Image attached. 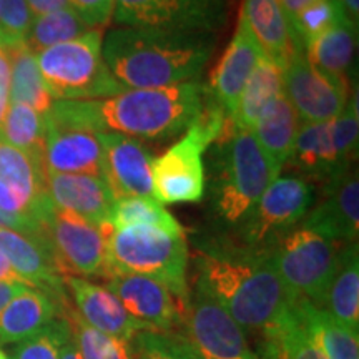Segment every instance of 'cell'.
Masks as SVG:
<instances>
[{"instance_id":"cell-1","label":"cell","mask_w":359,"mask_h":359,"mask_svg":"<svg viewBox=\"0 0 359 359\" xmlns=\"http://www.w3.org/2000/svg\"><path fill=\"white\" fill-rule=\"evenodd\" d=\"M206 90L193 80L165 88L123 90L97 100H55L45 115L93 133L161 140L190 127L203 109Z\"/></svg>"},{"instance_id":"cell-2","label":"cell","mask_w":359,"mask_h":359,"mask_svg":"<svg viewBox=\"0 0 359 359\" xmlns=\"http://www.w3.org/2000/svg\"><path fill=\"white\" fill-rule=\"evenodd\" d=\"M198 281L243 331L264 334L280 325L299 298L278 275L268 248L210 246L198 257Z\"/></svg>"},{"instance_id":"cell-3","label":"cell","mask_w":359,"mask_h":359,"mask_svg":"<svg viewBox=\"0 0 359 359\" xmlns=\"http://www.w3.org/2000/svg\"><path fill=\"white\" fill-rule=\"evenodd\" d=\"M215 50V34L120 27L109 32L102 55L125 90L165 88L198 80Z\"/></svg>"},{"instance_id":"cell-4","label":"cell","mask_w":359,"mask_h":359,"mask_svg":"<svg viewBox=\"0 0 359 359\" xmlns=\"http://www.w3.org/2000/svg\"><path fill=\"white\" fill-rule=\"evenodd\" d=\"M224 127L217 140L210 178L212 210L219 222L238 228L253 212L271 182L280 177V170L271 163L253 132Z\"/></svg>"},{"instance_id":"cell-5","label":"cell","mask_w":359,"mask_h":359,"mask_svg":"<svg viewBox=\"0 0 359 359\" xmlns=\"http://www.w3.org/2000/svg\"><path fill=\"white\" fill-rule=\"evenodd\" d=\"M226 123L223 109L206 90L203 109L187 128L185 137L151 160V187L158 203H195L203 198V155L222 137Z\"/></svg>"},{"instance_id":"cell-6","label":"cell","mask_w":359,"mask_h":359,"mask_svg":"<svg viewBox=\"0 0 359 359\" xmlns=\"http://www.w3.org/2000/svg\"><path fill=\"white\" fill-rule=\"evenodd\" d=\"M111 273L154 278L172 291L185 316L190 290L187 283L188 245L185 233H168L154 226H128L109 236Z\"/></svg>"},{"instance_id":"cell-7","label":"cell","mask_w":359,"mask_h":359,"mask_svg":"<svg viewBox=\"0 0 359 359\" xmlns=\"http://www.w3.org/2000/svg\"><path fill=\"white\" fill-rule=\"evenodd\" d=\"M102 43V32L95 29L35 53L53 100H97L123 92L103 60Z\"/></svg>"},{"instance_id":"cell-8","label":"cell","mask_w":359,"mask_h":359,"mask_svg":"<svg viewBox=\"0 0 359 359\" xmlns=\"http://www.w3.org/2000/svg\"><path fill=\"white\" fill-rule=\"evenodd\" d=\"M341 248L338 241L298 224L276 238L268 251L291 293L321 308L338 268Z\"/></svg>"},{"instance_id":"cell-9","label":"cell","mask_w":359,"mask_h":359,"mask_svg":"<svg viewBox=\"0 0 359 359\" xmlns=\"http://www.w3.org/2000/svg\"><path fill=\"white\" fill-rule=\"evenodd\" d=\"M55 264L62 276L109 278V236L111 224H93L48 201L40 218Z\"/></svg>"},{"instance_id":"cell-10","label":"cell","mask_w":359,"mask_h":359,"mask_svg":"<svg viewBox=\"0 0 359 359\" xmlns=\"http://www.w3.org/2000/svg\"><path fill=\"white\" fill-rule=\"evenodd\" d=\"M358 97L343 114L320 123H303L296 137L288 165L314 182L325 183L353 168L358 154Z\"/></svg>"},{"instance_id":"cell-11","label":"cell","mask_w":359,"mask_h":359,"mask_svg":"<svg viewBox=\"0 0 359 359\" xmlns=\"http://www.w3.org/2000/svg\"><path fill=\"white\" fill-rule=\"evenodd\" d=\"M314 187L302 177H278L271 182L253 212L238 226L248 248H268L276 238L303 222L314 203Z\"/></svg>"},{"instance_id":"cell-12","label":"cell","mask_w":359,"mask_h":359,"mask_svg":"<svg viewBox=\"0 0 359 359\" xmlns=\"http://www.w3.org/2000/svg\"><path fill=\"white\" fill-rule=\"evenodd\" d=\"M187 336L200 359H258L245 331L200 283L185 316Z\"/></svg>"},{"instance_id":"cell-13","label":"cell","mask_w":359,"mask_h":359,"mask_svg":"<svg viewBox=\"0 0 359 359\" xmlns=\"http://www.w3.org/2000/svg\"><path fill=\"white\" fill-rule=\"evenodd\" d=\"M224 17V0H114V19L122 27L215 34Z\"/></svg>"},{"instance_id":"cell-14","label":"cell","mask_w":359,"mask_h":359,"mask_svg":"<svg viewBox=\"0 0 359 359\" xmlns=\"http://www.w3.org/2000/svg\"><path fill=\"white\" fill-rule=\"evenodd\" d=\"M283 93L303 123H320L343 114L349 88L314 69L304 52H296L283 69Z\"/></svg>"},{"instance_id":"cell-15","label":"cell","mask_w":359,"mask_h":359,"mask_svg":"<svg viewBox=\"0 0 359 359\" xmlns=\"http://www.w3.org/2000/svg\"><path fill=\"white\" fill-rule=\"evenodd\" d=\"M48 201L42 158L0 142V210L40 224Z\"/></svg>"},{"instance_id":"cell-16","label":"cell","mask_w":359,"mask_h":359,"mask_svg":"<svg viewBox=\"0 0 359 359\" xmlns=\"http://www.w3.org/2000/svg\"><path fill=\"white\" fill-rule=\"evenodd\" d=\"M105 281V288L118 298L130 316L150 331L172 333L183 320V311L178 306L177 298L163 283L154 278L111 273Z\"/></svg>"},{"instance_id":"cell-17","label":"cell","mask_w":359,"mask_h":359,"mask_svg":"<svg viewBox=\"0 0 359 359\" xmlns=\"http://www.w3.org/2000/svg\"><path fill=\"white\" fill-rule=\"evenodd\" d=\"M45 172L95 175L103 178V147L98 133L43 115Z\"/></svg>"},{"instance_id":"cell-18","label":"cell","mask_w":359,"mask_h":359,"mask_svg":"<svg viewBox=\"0 0 359 359\" xmlns=\"http://www.w3.org/2000/svg\"><path fill=\"white\" fill-rule=\"evenodd\" d=\"M103 147V180L115 200L128 196L154 198L151 160L140 140L120 133H98Z\"/></svg>"},{"instance_id":"cell-19","label":"cell","mask_w":359,"mask_h":359,"mask_svg":"<svg viewBox=\"0 0 359 359\" xmlns=\"http://www.w3.org/2000/svg\"><path fill=\"white\" fill-rule=\"evenodd\" d=\"M325 198L316 208L309 210L302 226L338 241L358 243L359 231V178L358 170L346 173L323 185Z\"/></svg>"},{"instance_id":"cell-20","label":"cell","mask_w":359,"mask_h":359,"mask_svg":"<svg viewBox=\"0 0 359 359\" xmlns=\"http://www.w3.org/2000/svg\"><path fill=\"white\" fill-rule=\"evenodd\" d=\"M0 253L27 285L67 302L64 276L58 271L45 238L0 228Z\"/></svg>"},{"instance_id":"cell-21","label":"cell","mask_w":359,"mask_h":359,"mask_svg":"<svg viewBox=\"0 0 359 359\" xmlns=\"http://www.w3.org/2000/svg\"><path fill=\"white\" fill-rule=\"evenodd\" d=\"M64 285L74 299V311L88 326L127 339H133L142 331H150L145 325L133 320L118 298L105 286L77 276H64Z\"/></svg>"},{"instance_id":"cell-22","label":"cell","mask_w":359,"mask_h":359,"mask_svg":"<svg viewBox=\"0 0 359 359\" xmlns=\"http://www.w3.org/2000/svg\"><path fill=\"white\" fill-rule=\"evenodd\" d=\"M45 187L58 208L79 215L98 226L110 224L116 200L102 177L45 172Z\"/></svg>"},{"instance_id":"cell-23","label":"cell","mask_w":359,"mask_h":359,"mask_svg":"<svg viewBox=\"0 0 359 359\" xmlns=\"http://www.w3.org/2000/svg\"><path fill=\"white\" fill-rule=\"evenodd\" d=\"M262 57L263 53L258 43L251 37L248 27L240 17L235 37L219 58V64L213 72L212 83L208 88L215 102L223 109L228 122L235 115L241 92Z\"/></svg>"},{"instance_id":"cell-24","label":"cell","mask_w":359,"mask_h":359,"mask_svg":"<svg viewBox=\"0 0 359 359\" xmlns=\"http://www.w3.org/2000/svg\"><path fill=\"white\" fill-rule=\"evenodd\" d=\"M69 302H60L42 290L25 286L0 311V344L32 338L57 318L64 316Z\"/></svg>"},{"instance_id":"cell-25","label":"cell","mask_w":359,"mask_h":359,"mask_svg":"<svg viewBox=\"0 0 359 359\" xmlns=\"http://www.w3.org/2000/svg\"><path fill=\"white\" fill-rule=\"evenodd\" d=\"M240 17L263 55L281 67V70L299 52L294 48L288 22L278 0H243Z\"/></svg>"},{"instance_id":"cell-26","label":"cell","mask_w":359,"mask_h":359,"mask_svg":"<svg viewBox=\"0 0 359 359\" xmlns=\"http://www.w3.org/2000/svg\"><path fill=\"white\" fill-rule=\"evenodd\" d=\"M299 132V116L296 114L285 93H281L259 116L253 135L263 148V151L271 160V163L280 170L288 165L293 154L296 137Z\"/></svg>"},{"instance_id":"cell-27","label":"cell","mask_w":359,"mask_h":359,"mask_svg":"<svg viewBox=\"0 0 359 359\" xmlns=\"http://www.w3.org/2000/svg\"><path fill=\"white\" fill-rule=\"evenodd\" d=\"M356 29L349 19L338 22L306 45L304 57L321 74L348 83V74L356 52Z\"/></svg>"},{"instance_id":"cell-28","label":"cell","mask_w":359,"mask_h":359,"mask_svg":"<svg viewBox=\"0 0 359 359\" xmlns=\"http://www.w3.org/2000/svg\"><path fill=\"white\" fill-rule=\"evenodd\" d=\"M283 93V70L275 62L266 57L259 58V62L251 72L248 82L241 92L236 111L230 120L231 127L250 130L257 127L259 116Z\"/></svg>"},{"instance_id":"cell-29","label":"cell","mask_w":359,"mask_h":359,"mask_svg":"<svg viewBox=\"0 0 359 359\" xmlns=\"http://www.w3.org/2000/svg\"><path fill=\"white\" fill-rule=\"evenodd\" d=\"M323 309L344 325L359 327V257L358 243L343 245L334 278L327 290Z\"/></svg>"},{"instance_id":"cell-30","label":"cell","mask_w":359,"mask_h":359,"mask_svg":"<svg viewBox=\"0 0 359 359\" xmlns=\"http://www.w3.org/2000/svg\"><path fill=\"white\" fill-rule=\"evenodd\" d=\"M302 316L313 343L325 359H359V333L326 309L302 299Z\"/></svg>"},{"instance_id":"cell-31","label":"cell","mask_w":359,"mask_h":359,"mask_svg":"<svg viewBox=\"0 0 359 359\" xmlns=\"http://www.w3.org/2000/svg\"><path fill=\"white\" fill-rule=\"evenodd\" d=\"M6 48L11 60V88L8 102L24 103L45 115L53 105V97L45 85L37 65V57L25 43Z\"/></svg>"},{"instance_id":"cell-32","label":"cell","mask_w":359,"mask_h":359,"mask_svg":"<svg viewBox=\"0 0 359 359\" xmlns=\"http://www.w3.org/2000/svg\"><path fill=\"white\" fill-rule=\"evenodd\" d=\"M299 299L285 321L264 333L258 359H325L304 326Z\"/></svg>"},{"instance_id":"cell-33","label":"cell","mask_w":359,"mask_h":359,"mask_svg":"<svg viewBox=\"0 0 359 359\" xmlns=\"http://www.w3.org/2000/svg\"><path fill=\"white\" fill-rule=\"evenodd\" d=\"M45 118L42 114L24 103H8L0 123V142L17 150L42 158Z\"/></svg>"},{"instance_id":"cell-34","label":"cell","mask_w":359,"mask_h":359,"mask_svg":"<svg viewBox=\"0 0 359 359\" xmlns=\"http://www.w3.org/2000/svg\"><path fill=\"white\" fill-rule=\"evenodd\" d=\"M90 27L77 15L72 7L47 13L32 20L25 45L34 53L50 48L53 45L69 42L90 32Z\"/></svg>"},{"instance_id":"cell-35","label":"cell","mask_w":359,"mask_h":359,"mask_svg":"<svg viewBox=\"0 0 359 359\" xmlns=\"http://www.w3.org/2000/svg\"><path fill=\"white\" fill-rule=\"evenodd\" d=\"M64 316L69 320L82 359H135L133 339L102 333L80 320L70 306L65 309Z\"/></svg>"},{"instance_id":"cell-36","label":"cell","mask_w":359,"mask_h":359,"mask_svg":"<svg viewBox=\"0 0 359 359\" xmlns=\"http://www.w3.org/2000/svg\"><path fill=\"white\" fill-rule=\"evenodd\" d=\"M110 224L114 230L128 226H154L168 233H185L177 218L167 212L161 203L155 198H143V196L116 200L111 210Z\"/></svg>"},{"instance_id":"cell-37","label":"cell","mask_w":359,"mask_h":359,"mask_svg":"<svg viewBox=\"0 0 359 359\" xmlns=\"http://www.w3.org/2000/svg\"><path fill=\"white\" fill-rule=\"evenodd\" d=\"M344 19H348V15L338 0H318L316 4L304 8L290 25L294 48L304 52L311 40L320 37L321 34Z\"/></svg>"},{"instance_id":"cell-38","label":"cell","mask_w":359,"mask_h":359,"mask_svg":"<svg viewBox=\"0 0 359 359\" xmlns=\"http://www.w3.org/2000/svg\"><path fill=\"white\" fill-rule=\"evenodd\" d=\"M135 359H200L185 336L142 331L133 338Z\"/></svg>"},{"instance_id":"cell-39","label":"cell","mask_w":359,"mask_h":359,"mask_svg":"<svg viewBox=\"0 0 359 359\" xmlns=\"http://www.w3.org/2000/svg\"><path fill=\"white\" fill-rule=\"evenodd\" d=\"M72 333L69 320L57 318L32 338L22 341L13 351V359H60V349Z\"/></svg>"},{"instance_id":"cell-40","label":"cell","mask_w":359,"mask_h":359,"mask_svg":"<svg viewBox=\"0 0 359 359\" xmlns=\"http://www.w3.org/2000/svg\"><path fill=\"white\" fill-rule=\"evenodd\" d=\"M32 20L34 17L27 6V0H0L2 47L25 43Z\"/></svg>"},{"instance_id":"cell-41","label":"cell","mask_w":359,"mask_h":359,"mask_svg":"<svg viewBox=\"0 0 359 359\" xmlns=\"http://www.w3.org/2000/svg\"><path fill=\"white\" fill-rule=\"evenodd\" d=\"M70 7L93 30L107 25L114 17V0H70Z\"/></svg>"},{"instance_id":"cell-42","label":"cell","mask_w":359,"mask_h":359,"mask_svg":"<svg viewBox=\"0 0 359 359\" xmlns=\"http://www.w3.org/2000/svg\"><path fill=\"white\" fill-rule=\"evenodd\" d=\"M27 6L34 19H37V17L70 7V0H27Z\"/></svg>"},{"instance_id":"cell-43","label":"cell","mask_w":359,"mask_h":359,"mask_svg":"<svg viewBox=\"0 0 359 359\" xmlns=\"http://www.w3.org/2000/svg\"><path fill=\"white\" fill-rule=\"evenodd\" d=\"M316 2L318 0H278V4H280L281 11L286 17V22H288V27L293 24L296 17H298L304 8H308Z\"/></svg>"},{"instance_id":"cell-44","label":"cell","mask_w":359,"mask_h":359,"mask_svg":"<svg viewBox=\"0 0 359 359\" xmlns=\"http://www.w3.org/2000/svg\"><path fill=\"white\" fill-rule=\"evenodd\" d=\"M27 285L24 283H8V281H0V311L6 308V304L11 302L15 294H19Z\"/></svg>"},{"instance_id":"cell-45","label":"cell","mask_w":359,"mask_h":359,"mask_svg":"<svg viewBox=\"0 0 359 359\" xmlns=\"http://www.w3.org/2000/svg\"><path fill=\"white\" fill-rule=\"evenodd\" d=\"M0 281H8V283H27L17 275V271L11 266V263L7 262V258L0 253ZM29 286V285H27Z\"/></svg>"},{"instance_id":"cell-46","label":"cell","mask_w":359,"mask_h":359,"mask_svg":"<svg viewBox=\"0 0 359 359\" xmlns=\"http://www.w3.org/2000/svg\"><path fill=\"white\" fill-rule=\"evenodd\" d=\"M60 359H82L80 356V351L77 348V343H75L74 336H70L65 339V343L62 344V349H60Z\"/></svg>"},{"instance_id":"cell-47","label":"cell","mask_w":359,"mask_h":359,"mask_svg":"<svg viewBox=\"0 0 359 359\" xmlns=\"http://www.w3.org/2000/svg\"><path fill=\"white\" fill-rule=\"evenodd\" d=\"M341 7L346 12L348 19L353 22V25L358 27V19H359V0H338Z\"/></svg>"},{"instance_id":"cell-48","label":"cell","mask_w":359,"mask_h":359,"mask_svg":"<svg viewBox=\"0 0 359 359\" xmlns=\"http://www.w3.org/2000/svg\"><path fill=\"white\" fill-rule=\"evenodd\" d=\"M0 359H8V356H7L6 351H4L2 348H0Z\"/></svg>"},{"instance_id":"cell-49","label":"cell","mask_w":359,"mask_h":359,"mask_svg":"<svg viewBox=\"0 0 359 359\" xmlns=\"http://www.w3.org/2000/svg\"><path fill=\"white\" fill-rule=\"evenodd\" d=\"M0 47H2V30H0Z\"/></svg>"}]
</instances>
